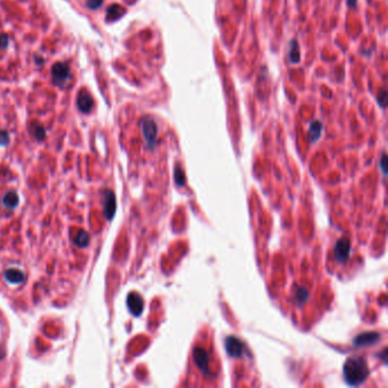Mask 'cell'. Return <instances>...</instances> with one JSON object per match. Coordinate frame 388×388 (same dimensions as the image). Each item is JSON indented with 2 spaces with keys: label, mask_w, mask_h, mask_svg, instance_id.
<instances>
[{
  "label": "cell",
  "mask_w": 388,
  "mask_h": 388,
  "mask_svg": "<svg viewBox=\"0 0 388 388\" xmlns=\"http://www.w3.org/2000/svg\"><path fill=\"white\" fill-rule=\"evenodd\" d=\"M33 133H34L35 138L39 140L45 139V137H46V131L41 125H35V128L33 129Z\"/></svg>",
  "instance_id": "d6986e66"
},
{
  "label": "cell",
  "mask_w": 388,
  "mask_h": 388,
  "mask_svg": "<svg viewBox=\"0 0 388 388\" xmlns=\"http://www.w3.org/2000/svg\"><path fill=\"white\" fill-rule=\"evenodd\" d=\"M322 123L320 121H315L311 123V125H310V129H309V137H310V140L312 141V143H315V141L320 138L321 136V132H322Z\"/></svg>",
  "instance_id": "5bb4252c"
},
{
  "label": "cell",
  "mask_w": 388,
  "mask_h": 388,
  "mask_svg": "<svg viewBox=\"0 0 388 388\" xmlns=\"http://www.w3.org/2000/svg\"><path fill=\"white\" fill-rule=\"evenodd\" d=\"M126 304H128L129 311L135 316H139L143 313L144 299L137 292H130L126 298Z\"/></svg>",
  "instance_id": "9c48e42d"
},
{
  "label": "cell",
  "mask_w": 388,
  "mask_h": 388,
  "mask_svg": "<svg viewBox=\"0 0 388 388\" xmlns=\"http://www.w3.org/2000/svg\"><path fill=\"white\" fill-rule=\"evenodd\" d=\"M224 347L228 355L231 358H241L244 353V344L239 338L235 336H228L224 340Z\"/></svg>",
  "instance_id": "277c9868"
},
{
  "label": "cell",
  "mask_w": 388,
  "mask_h": 388,
  "mask_svg": "<svg viewBox=\"0 0 388 388\" xmlns=\"http://www.w3.org/2000/svg\"><path fill=\"white\" fill-rule=\"evenodd\" d=\"M288 59L291 64H298L301 62V48H299L298 41L295 39L289 41Z\"/></svg>",
  "instance_id": "8fae6325"
},
{
  "label": "cell",
  "mask_w": 388,
  "mask_h": 388,
  "mask_svg": "<svg viewBox=\"0 0 388 388\" xmlns=\"http://www.w3.org/2000/svg\"><path fill=\"white\" fill-rule=\"evenodd\" d=\"M193 356H194V361H195L196 365L198 366L200 371L203 373L209 372V365H210L209 353L202 347H197L194 350Z\"/></svg>",
  "instance_id": "ba28073f"
},
{
  "label": "cell",
  "mask_w": 388,
  "mask_h": 388,
  "mask_svg": "<svg viewBox=\"0 0 388 388\" xmlns=\"http://www.w3.org/2000/svg\"><path fill=\"white\" fill-rule=\"evenodd\" d=\"M356 2H358V0H347L348 7H355Z\"/></svg>",
  "instance_id": "d4e9b609"
},
{
  "label": "cell",
  "mask_w": 388,
  "mask_h": 388,
  "mask_svg": "<svg viewBox=\"0 0 388 388\" xmlns=\"http://www.w3.org/2000/svg\"><path fill=\"white\" fill-rule=\"evenodd\" d=\"M174 179H175L176 185H178L179 187H183V186L186 185L185 172H183L180 168H176V169H175V171H174Z\"/></svg>",
  "instance_id": "ac0fdd59"
},
{
  "label": "cell",
  "mask_w": 388,
  "mask_h": 388,
  "mask_svg": "<svg viewBox=\"0 0 388 388\" xmlns=\"http://www.w3.org/2000/svg\"><path fill=\"white\" fill-rule=\"evenodd\" d=\"M140 126L143 130L144 138L146 140V143L149 148H154L156 145L157 140V126L156 123L150 116H145L144 119H141Z\"/></svg>",
  "instance_id": "7a4b0ae2"
},
{
  "label": "cell",
  "mask_w": 388,
  "mask_h": 388,
  "mask_svg": "<svg viewBox=\"0 0 388 388\" xmlns=\"http://www.w3.org/2000/svg\"><path fill=\"white\" fill-rule=\"evenodd\" d=\"M103 206L104 214L107 220H112L116 212V198L115 194L111 190H104L103 193Z\"/></svg>",
  "instance_id": "5b68a950"
},
{
  "label": "cell",
  "mask_w": 388,
  "mask_h": 388,
  "mask_svg": "<svg viewBox=\"0 0 388 388\" xmlns=\"http://www.w3.org/2000/svg\"><path fill=\"white\" fill-rule=\"evenodd\" d=\"M51 75L56 84H59V86H61V84L65 83L70 75L69 65L62 62L56 63L51 69Z\"/></svg>",
  "instance_id": "52a82bcc"
},
{
  "label": "cell",
  "mask_w": 388,
  "mask_h": 388,
  "mask_svg": "<svg viewBox=\"0 0 388 388\" xmlns=\"http://www.w3.org/2000/svg\"><path fill=\"white\" fill-rule=\"evenodd\" d=\"M380 340H382V335L378 333H364L354 338L353 345L355 347L371 346V345H375L380 341Z\"/></svg>",
  "instance_id": "8992f818"
},
{
  "label": "cell",
  "mask_w": 388,
  "mask_h": 388,
  "mask_svg": "<svg viewBox=\"0 0 388 388\" xmlns=\"http://www.w3.org/2000/svg\"><path fill=\"white\" fill-rule=\"evenodd\" d=\"M351 255V242L346 237H341L338 239L334 247V256L335 260L340 263H345L350 259Z\"/></svg>",
  "instance_id": "3957f363"
},
{
  "label": "cell",
  "mask_w": 388,
  "mask_h": 388,
  "mask_svg": "<svg viewBox=\"0 0 388 388\" xmlns=\"http://www.w3.org/2000/svg\"><path fill=\"white\" fill-rule=\"evenodd\" d=\"M5 279L12 285H19L25 279V274L19 269H8L5 272Z\"/></svg>",
  "instance_id": "7c38bea8"
},
{
  "label": "cell",
  "mask_w": 388,
  "mask_h": 388,
  "mask_svg": "<svg viewBox=\"0 0 388 388\" xmlns=\"http://www.w3.org/2000/svg\"><path fill=\"white\" fill-rule=\"evenodd\" d=\"M77 107L81 112L89 113L90 109L93 108V97L88 93L87 90H81L77 95Z\"/></svg>",
  "instance_id": "30bf717a"
},
{
  "label": "cell",
  "mask_w": 388,
  "mask_h": 388,
  "mask_svg": "<svg viewBox=\"0 0 388 388\" xmlns=\"http://www.w3.org/2000/svg\"><path fill=\"white\" fill-rule=\"evenodd\" d=\"M309 296L310 292L308 289L304 287H299L297 288V291H296V302H297L299 305L304 304V303L309 299Z\"/></svg>",
  "instance_id": "e0dca14e"
},
{
  "label": "cell",
  "mask_w": 388,
  "mask_h": 388,
  "mask_svg": "<svg viewBox=\"0 0 388 388\" xmlns=\"http://www.w3.org/2000/svg\"><path fill=\"white\" fill-rule=\"evenodd\" d=\"M20 198L17 193L15 192H9L7 193L2 198V205L6 207V209H15V207L19 205Z\"/></svg>",
  "instance_id": "4fadbf2b"
},
{
  "label": "cell",
  "mask_w": 388,
  "mask_h": 388,
  "mask_svg": "<svg viewBox=\"0 0 388 388\" xmlns=\"http://www.w3.org/2000/svg\"><path fill=\"white\" fill-rule=\"evenodd\" d=\"M379 165H380V169H382L383 173H384V174H387V169H386V154H385V153H383V154H382V157H380Z\"/></svg>",
  "instance_id": "7402d4cb"
},
{
  "label": "cell",
  "mask_w": 388,
  "mask_h": 388,
  "mask_svg": "<svg viewBox=\"0 0 388 388\" xmlns=\"http://www.w3.org/2000/svg\"><path fill=\"white\" fill-rule=\"evenodd\" d=\"M103 0H87V5L91 9H96L101 5Z\"/></svg>",
  "instance_id": "44dd1931"
},
{
  "label": "cell",
  "mask_w": 388,
  "mask_h": 388,
  "mask_svg": "<svg viewBox=\"0 0 388 388\" xmlns=\"http://www.w3.org/2000/svg\"><path fill=\"white\" fill-rule=\"evenodd\" d=\"M8 45V38L7 35H0V48H5Z\"/></svg>",
  "instance_id": "cb8c5ba5"
},
{
  "label": "cell",
  "mask_w": 388,
  "mask_h": 388,
  "mask_svg": "<svg viewBox=\"0 0 388 388\" xmlns=\"http://www.w3.org/2000/svg\"><path fill=\"white\" fill-rule=\"evenodd\" d=\"M73 242L77 247H86V246H88V244H89L90 237L86 231L80 230L79 234H76L75 237H74Z\"/></svg>",
  "instance_id": "2e32d148"
},
{
  "label": "cell",
  "mask_w": 388,
  "mask_h": 388,
  "mask_svg": "<svg viewBox=\"0 0 388 388\" xmlns=\"http://www.w3.org/2000/svg\"><path fill=\"white\" fill-rule=\"evenodd\" d=\"M125 13V10L123 7L119 5H112L107 8V20L108 21H115L121 17L123 14Z\"/></svg>",
  "instance_id": "9a60e30c"
},
{
  "label": "cell",
  "mask_w": 388,
  "mask_h": 388,
  "mask_svg": "<svg viewBox=\"0 0 388 388\" xmlns=\"http://www.w3.org/2000/svg\"><path fill=\"white\" fill-rule=\"evenodd\" d=\"M9 141V137L5 131H0V145L1 146H6Z\"/></svg>",
  "instance_id": "603a6c76"
},
{
  "label": "cell",
  "mask_w": 388,
  "mask_h": 388,
  "mask_svg": "<svg viewBox=\"0 0 388 388\" xmlns=\"http://www.w3.org/2000/svg\"><path fill=\"white\" fill-rule=\"evenodd\" d=\"M386 103H387V93L385 89H382L378 93V104L382 106L383 108H385Z\"/></svg>",
  "instance_id": "ffe728a7"
},
{
  "label": "cell",
  "mask_w": 388,
  "mask_h": 388,
  "mask_svg": "<svg viewBox=\"0 0 388 388\" xmlns=\"http://www.w3.org/2000/svg\"><path fill=\"white\" fill-rule=\"evenodd\" d=\"M368 363L361 356H353L347 359L343 366V377L348 386H360L369 377Z\"/></svg>",
  "instance_id": "6da1fadb"
}]
</instances>
